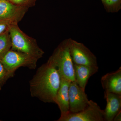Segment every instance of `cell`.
Returning <instances> with one entry per match:
<instances>
[{
    "mask_svg": "<svg viewBox=\"0 0 121 121\" xmlns=\"http://www.w3.org/2000/svg\"><path fill=\"white\" fill-rule=\"evenodd\" d=\"M61 76L51 57L37 69L29 82L30 95L47 103H54L59 88Z\"/></svg>",
    "mask_w": 121,
    "mask_h": 121,
    "instance_id": "cell-1",
    "label": "cell"
},
{
    "mask_svg": "<svg viewBox=\"0 0 121 121\" xmlns=\"http://www.w3.org/2000/svg\"><path fill=\"white\" fill-rule=\"evenodd\" d=\"M9 32L11 50L30 55L39 60L43 56L44 52L39 47L36 39L25 34L17 24L10 25Z\"/></svg>",
    "mask_w": 121,
    "mask_h": 121,
    "instance_id": "cell-2",
    "label": "cell"
},
{
    "mask_svg": "<svg viewBox=\"0 0 121 121\" xmlns=\"http://www.w3.org/2000/svg\"><path fill=\"white\" fill-rule=\"evenodd\" d=\"M59 72L61 78L75 82L73 63L68 45V39L63 41L50 56Z\"/></svg>",
    "mask_w": 121,
    "mask_h": 121,
    "instance_id": "cell-3",
    "label": "cell"
},
{
    "mask_svg": "<svg viewBox=\"0 0 121 121\" xmlns=\"http://www.w3.org/2000/svg\"><path fill=\"white\" fill-rule=\"evenodd\" d=\"M38 60L30 55L11 49L0 60V61L8 71L14 76L15 72L20 67L35 69Z\"/></svg>",
    "mask_w": 121,
    "mask_h": 121,
    "instance_id": "cell-4",
    "label": "cell"
},
{
    "mask_svg": "<svg viewBox=\"0 0 121 121\" xmlns=\"http://www.w3.org/2000/svg\"><path fill=\"white\" fill-rule=\"evenodd\" d=\"M70 54L73 63L99 68L96 56L83 43L68 39Z\"/></svg>",
    "mask_w": 121,
    "mask_h": 121,
    "instance_id": "cell-5",
    "label": "cell"
},
{
    "mask_svg": "<svg viewBox=\"0 0 121 121\" xmlns=\"http://www.w3.org/2000/svg\"><path fill=\"white\" fill-rule=\"evenodd\" d=\"M58 121H104V110L96 102L90 100L84 110L76 113L69 112L60 115Z\"/></svg>",
    "mask_w": 121,
    "mask_h": 121,
    "instance_id": "cell-6",
    "label": "cell"
},
{
    "mask_svg": "<svg viewBox=\"0 0 121 121\" xmlns=\"http://www.w3.org/2000/svg\"><path fill=\"white\" fill-rule=\"evenodd\" d=\"M28 9L13 4L9 0H0V20L8 21L12 24H18Z\"/></svg>",
    "mask_w": 121,
    "mask_h": 121,
    "instance_id": "cell-7",
    "label": "cell"
},
{
    "mask_svg": "<svg viewBox=\"0 0 121 121\" xmlns=\"http://www.w3.org/2000/svg\"><path fill=\"white\" fill-rule=\"evenodd\" d=\"M68 94L70 112H80L89 105L90 100L85 90L81 88L75 82H71Z\"/></svg>",
    "mask_w": 121,
    "mask_h": 121,
    "instance_id": "cell-8",
    "label": "cell"
},
{
    "mask_svg": "<svg viewBox=\"0 0 121 121\" xmlns=\"http://www.w3.org/2000/svg\"><path fill=\"white\" fill-rule=\"evenodd\" d=\"M71 82L61 78L60 86L54 99V103L58 105L61 113L60 115L70 112L68 92Z\"/></svg>",
    "mask_w": 121,
    "mask_h": 121,
    "instance_id": "cell-9",
    "label": "cell"
},
{
    "mask_svg": "<svg viewBox=\"0 0 121 121\" xmlns=\"http://www.w3.org/2000/svg\"><path fill=\"white\" fill-rule=\"evenodd\" d=\"M104 98L107 102L104 110L105 121H113L115 116L121 111V95L104 92Z\"/></svg>",
    "mask_w": 121,
    "mask_h": 121,
    "instance_id": "cell-10",
    "label": "cell"
},
{
    "mask_svg": "<svg viewBox=\"0 0 121 121\" xmlns=\"http://www.w3.org/2000/svg\"><path fill=\"white\" fill-rule=\"evenodd\" d=\"M101 83L105 92L121 95V68L111 73L102 76Z\"/></svg>",
    "mask_w": 121,
    "mask_h": 121,
    "instance_id": "cell-11",
    "label": "cell"
},
{
    "mask_svg": "<svg viewBox=\"0 0 121 121\" xmlns=\"http://www.w3.org/2000/svg\"><path fill=\"white\" fill-rule=\"evenodd\" d=\"M73 67L75 82L85 90L89 78L97 72L99 68L74 64Z\"/></svg>",
    "mask_w": 121,
    "mask_h": 121,
    "instance_id": "cell-12",
    "label": "cell"
},
{
    "mask_svg": "<svg viewBox=\"0 0 121 121\" xmlns=\"http://www.w3.org/2000/svg\"><path fill=\"white\" fill-rule=\"evenodd\" d=\"M12 48L11 38L9 31L0 35V60Z\"/></svg>",
    "mask_w": 121,
    "mask_h": 121,
    "instance_id": "cell-13",
    "label": "cell"
},
{
    "mask_svg": "<svg viewBox=\"0 0 121 121\" xmlns=\"http://www.w3.org/2000/svg\"><path fill=\"white\" fill-rule=\"evenodd\" d=\"M106 11L109 13H115L121 9V0H101Z\"/></svg>",
    "mask_w": 121,
    "mask_h": 121,
    "instance_id": "cell-14",
    "label": "cell"
},
{
    "mask_svg": "<svg viewBox=\"0 0 121 121\" xmlns=\"http://www.w3.org/2000/svg\"><path fill=\"white\" fill-rule=\"evenodd\" d=\"M13 76V75L8 71L0 61V91L2 90V87L7 80Z\"/></svg>",
    "mask_w": 121,
    "mask_h": 121,
    "instance_id": "cell-15",
    "label": "cell"
},
{
    "mask_svg": "<svg viewBox=\"0 0 121 121\" xmlns=\"http://www.w3.org/2000/svg\"><path fill=\"white\" fill-rule=\"evenodd\" d=\"M13 4L27 7V8H31L35 6L36 3L39 0H9Z\"/></svg>",
    "mask_w": 121,
    "mask_h": 121,
    "instance_id": "cell-16",
    "label": "cell"
},
{
    "mask_svg": "<svg viewBox=\"0 0 121 121\" xmlns=\"http://www.w3.org/2000/svg\"><path fill=\"white\" fill-rule=\"evenodd\" d=\"M11 23L5 21L0 20V35L8 31Z\"/></svg>",
    "mask_w": 121,
    "mask_h": 121,
    "instance_id": "cell-17",
    "label": "cell"
},
{
    "mask_svg": "<svg viewBox=\"0 0 121 121\" xmlns=\"http://www.w3.org/2000/svg\"><path fill=\"white\" fill-rule=\"evenodd\" d=\"M121 111H120L115 117L113 121H121Z\"/></svg>",
    "mask_w": 121,
    "mask_h": 121,
    "instance_id": "cell-18",
    "label": "cell"
}]
</instances>
